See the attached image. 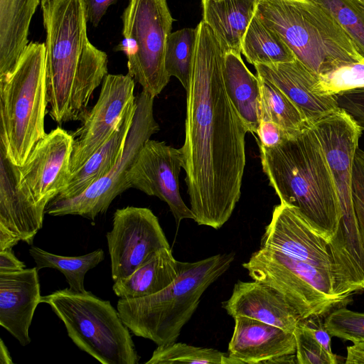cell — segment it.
I'll list each match as a JSON object with an SVG mask.
<instances>
[{"label": "cell", "mask_w": 364, "mask_h": 364, "mask_svg": "<svg viewBox=\"0 0 364 364\" xmlns=\"http://www.w3.org/2000/svg\"><path fill=\"white\" fill-rule=\"evenodd\" d=\"M186 90L182 167L194 220L220 229L241 196L248 132L226 91L225 52L212 29L201 21Z\"/></svg>", "instance_id": "6da1fadb"}, {"label": "cell", "mask_w": 364, "mask_h": 364, "mask_svg": "<svg viewBox=\"0 0 364 364\" xmlns=\"http://www.w3.org/2000/svg\"><path fill=\"white\" fill-rule=\"evenodd\" d=\"M242 267L253 280L282 294L301 319L325 317L344 304L335 293L329 242L287 204L274 207L260 248Z\"/></svg>", "instance_id": "7a4b0ae2"}, {"label": "cell", "mask_w": 364, "mask_h": 364, "mask_svg": "<svg viewBox=\"0 0 364 364\" xmlns=\"http://www.w3.org/2000/svg\"><path fill=\"white\" fill-rule=\"evenodd\" d=\"M41 7L49 116L59 124L82 122L94 91L108 74L107 55L89 41L83 0H50Z\"/></svg>", "instance_id": "3957f363"}, {"label": "cell", "mask_w": 364, "mask_h": 364, "mask_svg": "<svg viewBox=\"0 0 364 364\" xmlns=\"http://www.w3.org/2000/svg\"><path fill=\"white\" fill-rule=\"evenodd\" d=\"M259 148L262 170L280 203L296 208L330 242L341 213L327 160L312 127L275 147Z\"/></svg>", "instance_id": "277c9868"}, {"label": "cell", "mask_w": 364, "mask_h": 364, "mask_svg": "<svg viewBox=\"0 0 364 364\" xmlns=\"http://www.w3.org/2000/svg\"><path fill=\"white\" fill-rule=\"evenodd\" d=\"M235 252L218 254L196 262H183L180 274L154 294L119 299L117 309L136 336L157 346L176 342L208 287L230 267Z\"/></svg>", "instance_id": "5b68a950"}, {"label": "cell", "mask_w": 364, "mask_h": 364, "mask_svg": "<svg viewBox=\"0 0 364 364\" xmlns=\"http://www.w3.org/2000/svg\"><path fill=\"white\" fill-rule=\"evenodd\" d=\"M255 14L316 75L364 57L332 15L311 0H257Z\"/></svg>", "instance_id": "8992f818"}, {"label": "cell", "mask_w": 364, "mask_h": 364, "mask_svg": "<svg viewBox=\"0 0 364 364\" xmlns=\"http://www.w3.org/2000/svg\"><path fill=\"white\" fill-rule=\"evenodd\" d=\"M48 105L46 45L31 41L0 80V146L13 164L22 166L46 134Z\"/></svg>", "instance_id": "52a82bcc"}, {"label": "cell", "mask_w": 364, "mask_h": 364, "mask_svg": "<svg viewBox=\"0 0 364 364\" xmlns=\"http://www.w3.org/2000/svg\"><path fill=\"white\" fill-rule=\"evenodd\" d=\"M63 321L68 336L82 351L102 364H137L129 328L109 301L90 291L77 292L65 288L42 296Z\"/></svg>", "instance_id": "ba28073f"}, {"label": "cell", "mask_w": 364, "mask_h": 364, "mask_svg": "<svg viewBox=\"0 0 364 364\" xmlns=\"http://www.w3.org/2000/svg\"><path fill=\"white\" fill-rule=\"evenodd\" d=\"M327 160L341 208L337 231L329 242L333 257L342 267L364 264V246L352 196L353 167L362 129L344 109L337 110L311 126Z\"/></svg>", "instance_id": "9c48e42d"}, {"label": "cell", "mask_w": 364, "mask_h": 364, "mask_svg": "<svg viewBox=\"0 0 364 364\" xmlns=\"http://www.w3.org/2000/svg\"><path fill=\"white\" fill-rule=\"evenodd\" d=\"M121 18L123 39L115 50L125 53L128 74L155 97L170 80L165 53L174 19L167 0H129Z\"/></svg>", "instance_id": "30bf717a"}, {"label": "cell", "mask_w": 364, "mask_h": 364, "mask_svg": "<svg viewBox=\"0 0 364 364\" xmlns=\"http://www.w3.org/2000/svg\"><path fill=\"white\" fill-rule=\"evenodd\" d=\"M154 99L142 90L136 99V108L123 154L113 168L76 197L53 199L46 213L52 216L80 215L95 220L105 213L112 200L129 188L127 175L144 143L159 130L154 117Z\"/></svg>", "instance_id": "8fae6325"}, {"label": "cell", "mask_w": 364, "mask_h": 364, "mask_svg": "<svg viewBox=\"0 0 364 364\" xmlns=\"http://www.w3.org/2000/svg\"><path fill=\"white\" fill-rule=\"evenodd\" d=\"M106 237L114 282L131 275L157 251L171 248L158 218L147 208L117 209Z\"/></svg>", "instance_id": "7c38bea8"}, {"label": "cell", "mask_w": 364, "mask_h": 364, "mask_svg": "<svg viewBox=\"0 0 364 364\" xmlns=\"http://www.w3.org/2000/svg\"><path fill=\"white\" fill-rule=\"evenodd\" d=\"M73 144L72 134L58 127L38 141L22 166H16L19 188L43 213L68 186Z\"/></svg>", "instance_id": "4fadbf2b"}, {"label": "cell", "mask_w": 364, "mask_h": 364, "mask_svg": "<svg viewBox=\"0 0 364 364\" xmlns=\"http://www.w3.org/2000/svg\"><path fill=\"white\" fill-rule=\"evenodd\" d=\"M134 80L127 75L107 74L98 100L88 111L82 125L72 135V174L77 171L91 156L103 146L118 128L129 104L136 100Z\"/></svg>", "instance_id": "5bb4252c"}, {"label": "cell", "mask_w": 364, "mask_h": 364, "mask_svg": "<svg viewBox=\"0 0 364 364\" xmlns=\"http://www.w3.org/2000/svg\"><path fill=\"white\" fill-rule=\"evenodd\" d=\"M183 165L181 149L164 141L149 139L138 153L127 175L130 188L165 202L173 215L177 227L183 219L194 215L179 190V174Z\"/></svg>", "instance_id": "9a60e30c"}, {"label": "cell", "mask_w": 364, "mask_h": 364, "mask_svg": "<svg viewBox=\"0 0 364 364\" xmlns=\"http://www.w3.org/2000/svg\"><path fill=\"white\" fill-rule=\"evenodd\" d=\"M254 66L257 75L276 85L293 102L310 127L339 108L337 95L323 96L314 91L317 75L296 58Z\"/></svg>", "instance_id": "2e32d148"}, {"label": "cell", "mask_w": 364, "mask_h": 364, "mask_svg": "<svg viewBox=\"0 0 364 364\" xmlns=\"http://www.w3.org/2000/svg\"><path fill=\"white\" fill-rule=\"evenodd\" d=\"M234 320L228 350L232 364H270L278 358L296 354L294 332L247 317Z\"/></svg>", "instance_id": "e0dca14e"}, {"label": "cell", "mask_w": 364, "mask_h": 364, "mask_svg": "<svg viewBox=\"0 0 364 364\" xmlns=\"http://www.w3.org/2000/svg\"><path fill=\"white\" fill-rule=\"evenodd\" d=\"M38 271L0 272V325L22 346L31 343L29 328L42 296Z\"/></svg>", "instance_id": "ac0fdd59"}, {"label": "cell", "mask_w": 364, "mask_h": 364, "mask_svg": "<svg viewBox=\"0 0 364 364\" xmlns=\"http://www.w3.org/2000/svg\"><path fill=\"white\" fill-rule=\"evenodd\" d=\"M222 307L233 318L247 317L294 332L301 320L296 311L272 287L259 281H238Z\"/></svg>", "instance_id": "d6986e66"}, {"label": "cell", "mask_w": 364, "mask_h": 364, "mask_svg": "<svg viewBox=\"0 0 364 364\" xmlns=\"http://www.w3.org/2000/svg\"><path fill=\"white\" fill-rule=\"evenodd\" d=\"M44 215L19 188L16 166L0 146V228L32 245L43 227Z\"/></svg>", "instance_id": "ffe728a7"}, {"label": "cell", "mask_w": 364, "mask_h": 364, "mask_svg": "<svg viewBox=\"0 0 364 364\" xmlns=\"http://www.w3.org/2000/svg\"><path fill=\"white\" fill-rule=\"evenodd\" d=\"M136 108L134 100L127 106L118 128L112 136L77 171L71 175L65 189L54 199L77 196L113 168L123 154Z\"/></svg>", "instance_id": "44dd1931"}, {"label": "cell", "mask_w": 364, "mask_h": 364, "mask_svg": "<svg viewBox=\"0 0 364 364\" xmlns=\"http://www.w3.org/2000/svg\"><path fill=\"white\" fill-rule=\"evenodd\" d=\"M41 0H0V80L12 71L27 47L31 18Z\"/></svg>", "instance_id": "7402d4cb"}, {"label": "cell", "mask_w": 364, "mask_h": 364, "mask_svg": "<svg viewBox=\"0 0 364 364\" xmlns=\"http://www.w3.org/2000/svg\"><path fill=\"white\" fill-rule=\"evenodd\" d=\"M257 0H202L203 21L212 29L225 53L241 55L243 37Z\"/></svg>", "instance_id": "603a6c76"}, {"label": "cell", "mask_w": 364, "mask_h": 364, "mask_svg": "<svg viewBox=\"0 0 364 364\" xmlns=\"http://www.w3.org/2000/svg\"><path fill=\"white\" fill-rule=\"evenodd\" d=\"M171 248L157 251L129 277L114 282L112 289L119 299L141 298L154 294L169 286L181 271Z\"/></svg>", "instance_id": "cb8c5ba5"}, {"label": "cell", "mask_w": 364, "mask_h": 364, "mask_svg": "<svg viewBox=\"0 0 364 364\" xmlns=\"http://www.w3.org/2000/svg\"><path fill=\"white\" fill-rule=\"evenodd\" d=\"M223 77L227 93L247 131L256 134L260 122L259 78L244 63L241 55L225 53Z\"/></svg>", "instance_id": "d4e9b609"}, {"label": "cell", "mask_w": 364, "mask_h": 364, "mask_svg": "<svg viewBox=\"0 0 364 364\" xmlns=\"http://www.w3.org/2000/svg\"><path fill=\"white\" fill-rule=\"evenodd\" d=\"M241 53L253 65L286 63L296 59L279 34L262 23L255 14L243 37Z\"/></svg>", "instance_id": "484cf974"}, {"label": "cell", "mask_w": 364, "mask_h": 364, "mask_svg": "<svg viewBox=\"0 0 364 364\" xmlns=\"http://www.w3.org/2000/svg\"><path fill=\"white\" fill-rule=\"evenodd\" d=\"M28 252L36 262L38 270L43 268L58 269L65 276L69 289L77 292L86 291L84 286L86 273L105 259V252L102 249L73 257L55 255L35 246L31 247Z\"/></svg>", "instance_id": "4316f807"}, {"label": "cell", "mask_w": 364, "mask_h": 364, "mask_svg": "<svg viewBox=\"0 0 364 364\" xmlns=\"http://www.w3.org/2000/svg\"><path fill=\"white\" fill-rule=\"evenodd\" d=\"M257 76L260 87V122H273L291 134L310 127L299 108L279 88Z\"/></svg>", "instance_id": "83f0119b"}, {"label": "cell", "mask_w": 364, "mask_h": 364, "mask_svg": "<svg viewBox=\"0 0 364 364\" xmlns=\"http://www.w3.org/2000/svg\"><path fill=\"white\" fill-rule=\"evenodd\" d=\"M198 27L184 28L171 33L167 38L165 67L168 76L176 77L187 90L194 63Z\"/></svg>", "instance_id": "f1b7e54d"}, {"label": "cell", "mask_w": 364, "mask_h": 364, "mask_svg": "<svg viewBox=\"0 0 364 364\" xmlns=\"http://www.w3.org/2000/svg\"><path fill=\"white\" fill-rule=\"evenodd\" d=\"M145 363L232 364V361L228 353L214 348L173 342L158 346Z\"/></svg>", "instance_id": "f546056e"}, {"label": "cell", "mask_w": 364, "mask_h": 364, "mask_svg": "<svg viewBox=\"0 0 364 364\" xmlns=\"http://www.w3.org/2000/svg\"><path fill=\"white\" fill-rule=\"evenodd\" d=\"M326 9L364 57V4L360 0H311Z\"/></svg>", "instance_id": "4dcf8cb0"}, {"label": "cell", "mask_w": 364, "mask_h": 364, "mask_svg": "<svg viewBox=\"0 0 364 364\" xmlns=\"http://www.w3.org/2000/svg\"><path fill=\"white\" fill-rule=\"evenodd\" d=\"M364 88V58L317 75L314 91L319 95H338Z\"/></svg>", "instance_id": "1f68e13d"}, {"label": "cell", "mask_w": 364, "mask_h": 364, "mask_svg": "<svg viewBox=\"0 0 364 364\" xmlns=\"http://www.w3.org/2000/svg\"><path fill=\"white\" fill-rule=\"evenodd\" d=\"M323 325L331 336L351 341H364V313L339 306L324 317Z\"/></svg>", "instance_id": "d6a6232c"}, {"label": "cell", "mask_w": 364, "mask_h": 364, "mask_svg": "<svg viewBox=\"0 0 364 364\" xmlns=\"http://www.w3.org/2000/svg\"><path fill=\"white\" fill-rule=\"evenodd\" d=\"M297 364H337L338 357L327 351L301 319L294 331Z\"/></svg>", "instance_id": "836d02e7"}, {"label": "cell", "mask_w": 364, "mask_h": 364, "mask_svg": "<svg viewBox=\"0 0 364 364\" xmlns=\"http://www.w3.org/2000/svg\"><path fill=\"white\" fill-rule=\"evenodd\" d=\"M352 179L353 206L364 246V151L359 147L355 155Z\"/></svg>", "instance_id": "e575fe53"}, {"label": "cell", "mask_w": 364, "mask_h": 364, "mask_svg": "<svg viewBox=\"0 0 364 364\" xmlns=\"http://www.w3.org/2000/svg\"><path fill=\"white\" fill-rule=\"evenodd\" d=\"M338 107L346 111L364 130V88L344 92L337 95Z\"/></svg>", "instance_id": "d590c367"}, {"label": "cell", "mask_w": 364, "mask_h": 364, "mask_svg": "<svg viewBox=\"0 0 364 364\" xmlns=\"http://www.w3.org/2000/svg\"><path fill=\"white\" fill-rule=\"evenodd\" d=\"M256 134L259 138V146L266 148L275 147L294 134L271 121H261Z\"/></svg>", "instance_id": "8d00e7d4"}, {"label": "cell", "mask_w": 364, "mask_h": 364, "mask_svg": "<svg viewBox=\"0 0 364 364\" xmlns=\"http://www.w3.org/2000/svg\"><path fill=\"white\" fill-rule=\"evenodd\" d=\"M88 21L97 27L110 5L117 0H83Z\"/></svg>", "instance_id": "74e56055"}, {"label": "cell", "mask_w": 364, "mask_h": 364, "mask_svg": "<svg viewBox=\"0 0 364 364\" xmlns=\"http://www.w3.org/2000/svg\"><path fill=\"white\" fill-rule=\"evenodd\" d=\"M25 268V264L14 255L11 250L0 251V272H16Z\"/></svg>", "instance_id": "f35d334b"}, {"label": "cell", "mask_w": 364, "mask_h": 364, "mask_svg": "<svg viewBox=\"0 0 364 364\" xmlns=\"http://www.w3.org/2000/svg\"><path fill=\"white\" fill-rule=\"evenodd\" d=\"M346 364H364V341L355 343L347 348Z\"/></svg>", "instance_id": "ab89813d"}, {"label": "cell", "mask_w": 364, "mask_h": 364, "mask_svg": "<svg viewBox=\"0 0 364 364\" xmlns=\"http://www.w3.org/2000/svg\"><path fill=\"white\" fill-rule=\"evenodd\" d=\"M19 241L21 240L18 237L0 228V251L11 250Z\"/></svg>", "instance_id": "60d3db41"}, {"label": "cell", "mask_w": 364, "mask_h": 364, "mask_svg": "<svg viewBox=\"0 0 364 364\" xmlns=\"http://www.w3.org/2000/svg\"><path fill=\"white\" fill-rule=\"evenodd\" d=\"M0 363L1 364H12L14 363L12 360L11 355L4 343L2 338L0 339Z\"/></svg>", "instance_id": "b9f144b4"}, {"label": "cell", "mask_w": 364, "mask_h": 364, "mask_svg": "<svg viewBox=\"0 0 364 364\" xmlns=\"http://www.w3.org/2000/svg\"><path fill=\"white\" fill-rule=\"evenodd\" d=\"M50 0H41V6L45 4L46 2H48Z\"/></svg>", "instance_id": "7bdbcfd3"}, {"label": "cell", "mask_w": 364, "mask_h": 364, "mask_svg": "<svg viewBox=\"0 0 364 364\" xmlns=\"http://www.w3.org/2000/svg\"><path fill=\"white\" fill-rule=\"evenodd\" d=\"M360 1L364 4V0H360Z\"/></svg>", "instance_id": "ee69618b"}]
</instances>
